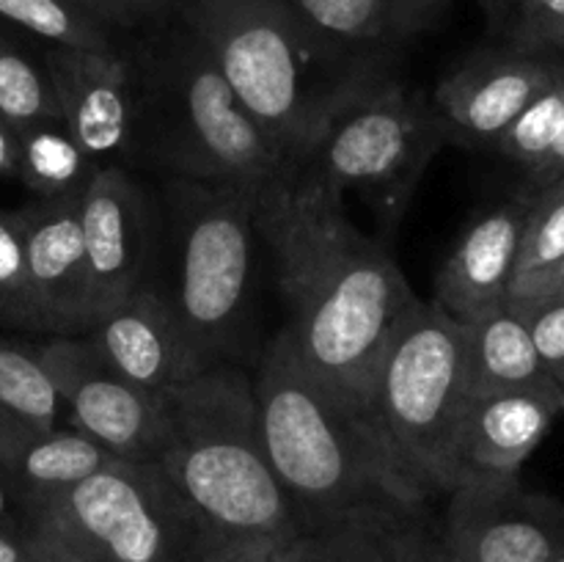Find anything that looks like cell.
I'll use <instances>...</instances> for the list:
<instances>
[{
    "instance_id": "5bb4252c",
    "label": "cell",
    "mask_w": 564,
    "mask_h": 562,
    "mask_svg": "<svg viewBox=\"0 0 564 562\" xmlns=\"http://www.w3.org/2000/svg\"><path fill=\"white\" fill-rule=\"evenodd\" d=\"M61 119L99 165L135 169V75L124 44L110 50L47 47Z\"/></svg>"
},
{
    "instance_id": "d4e9b609",
    "label": "cell",
    "mask_w": 564,
    "mask_h": 562,
    "mask_svg": "<svg viewBox=\"0 0 564 562\" xmlns=\"http://www.w3.org/2000/svg\"><path fill=\"white\" fill-rule=\"evenodd\" d=\"M0 116L14 127L61 119L58 99L44 61L31 58L3 31H0Z\"/></svg>"
},
{
    "instance_id": "603a6c76",
    "label": "cell",
    "mask_w": 564,
    "mask_h": 562,
    "mask_svg": "<svg viewBox=\"0 0 564 562\" xmlns=\"http://www.w3.org/2000/svg\"><path fill=\"white\" fill-rule=\"evenodd\" d=\"M0 408L33 430L64 424V402L36 345H20L0 336Z\"/></svg>"
},
{
    "instance_id": "7a4b0ae2",
    "label": "cell",
    "mask_w": 564,
    "mask_h": 562,
    "mask_svg": "<svg viewBox=\"0 0 564 562\" xmlns=\"http://www.w3.org/2000/svg\"><path fill=\"white\" fill-rule=\"evenodd\" d=\"M176 17L204 44L237 102L286 165L308 152L347 102L391 75L394 47H350L286 0H180Z\"/></svg>"
},
{
    "instance_id": "d590c367",
    "label": "cell",
    "mask_w": 564,
    "mask_h": 562,
    "mask_svg": "<svg viewBox=\"0 0 564 562\" xmlns=\"http://www.w3.org/2000/svg\"><path fill=\"white\" fill-rule=\"evenodd\" d=\"M562 91H564V58H562ZM562 176H564V114H562V127H560V136H556L554 149H551V154L545 158V163L529 176V182H532L534 191H540V187L551 185V182L562 180Z\"/></svg>"
},
{
    "instance_id": "9c48e42d",
    "label": "cell",
    "mask_w": 564,
    "mask_h": 562,
    "mask_svg": "<svg viewBox=\"0 0 564 562\" xmlns=\"http://www.w3.org/2000/svg\"><path fill=\"white\" fill-rule=\"evenodd\" d=\"M441 147L446 132L430 94L391 72L347 102L290 169L341 198L361 193L386 220H397Z\"/></svg>"
},
{
    "instance_id": "4316f807",
    "label": "cell",
    "mask_w": 564,
    "mask_h": 562,
    "mask_svg": "<svg viewBox=\"0 0 564 562\" xmlns=\"http://www.w3.org/2000/svg\"><path fill=\"white\" fill-rule=\"evenodd\" d=\"M286 3L336 42L350 47H391V0H286Z\"/></svg>"
},
{
    "instance_id": "60d3db41",
    "label": "cell",
    "mask_w": 564,
    "mask_h": 562,
    "mask_svg": "<svg viewBox=\"0 0 564 562\" xmlns=\"http://www.w3.org/2000/svg\"><path fill=\"white\" fill-rule=\"evenodd\" d=\"M0 527L20 532V510H17L14 499H11V490L6 488L3 477H0Z\"/></svg>"
},
{
    "instance_id": "1f68e13d",
    "label": "cell",
    "mask_w": 564,
    "mask_h": 562,
    "mask_svg": "<svg viewBox=\"0 0 564 562\" xmlns=\"http://www.w3.org/2000/svg\"><path fill=\"white\" fill-rule=\"evenodd\" d=\"M116 36H132L176 14L180 0H75Z\"/></svg>"
},
{
    "instance_id": "d6a6232c",
    "label": "cell",
    "mask_w": 564,
    "mask_h": 562,
    "mask_svg": "<svg viewBox=\"0 0 564 562\" xmlns=\"http://www.w3.org/2000/svg\"><path fill=\"white\" fill-rule=\"evenodd\" d=\"M455 0H391L389 3V44L400 50L449 11Z\"/></svg>"
},
{
    "instance_id": "484cf974",
    "label": "cell",
    "mask_w": 564,
    "mask_h": 562,
    "mask_svg": "<svg viewBox=\"0 0 564 562\" xmlns=\"http://www.w3.org/2000/svg\"><path fill=\"white\" fill-rule=\"evenodd\" d=\"M564 58V55H562ZM564 114V91H562V64L556 72L554 83L545 91H540L532 102L527 105L521 116L510 125V130L499 138L494 152L501 158L521 165L529 176L545 163V158L554 149L556 136H560Z\"/></svg>"
},
{
    "instance_id": "5b68a950",
    "label": "cell",
    "mask_w": 564,
    "mask_h": 562,
    "mask_svg": "<svg viewBox=\"0 0 564 562\" xmlns=\"http://www.w3.org/2000/svg\"><path fill=\"white\" fill-rule=\"evenodd\" d=\"M127 39L135 75V169L152 165L171 180L213 185H264L286 169L180 17Z\"/></svg>"
},
{
    "instance_id": "cb8c5ba5",
    "label": "cell",
    "mask_w": 564,
    "mask_h": 562,
    "mask_svg": "<svg viewBox=\"0 0 564 562\" xmlns=\"http://www.w3.org/2000/svg\"><path fill=\"white\" fill-rule=\"evenodd\" d=\"M0 20L33 33L50 47L110 50L121 44L75 0H0Z\"/></svg>"
},
{
    "instance_id": "ab89813d",
    "label": "cell",
    "mask_w": 564,
    "mask_h": 562,
    "mask_svg": "<svg viewBox=\"0 0 564 562\" xmlns=\"http://www.w3.org/2000/svg\"><path fill=\"white\" fill-rule=\"evenodd\" d=\"M0 562H33L25 540L14 529L0 527Z\"/></svg>"
},
{
    "instance_id": "2e32d148",
    "label": "cell",
    "mask_w": 564,
    "mask_h": 562,
    "mask_svg": "<svg viewBox=\"0 0 564 562\" xmlns=\"http://www.w3.org/2000/svg\"><path fill=\"white\" fill-rule=\"evenodd\" d=\"M83 336L121 378L152 395H163L171 386L207 369L182 334L154 275L119 306L105 312Z\"/></svg>"
},
{
    "instance_id": "7bdbcfd3",
    "label": "cell",
    "mask_w": 564,
    "mask_h": 562,
    "mask_svg": "<svg viewBox=\"0 0 564 562\" xmlns=\"http://www.w3.org/2000/svg\"><path fill=\"white\" fill-rule=\"evenodd\" d=\"M549 562H564V549L560 551V554H556V556H551V560Z\"/></svg>"
},
{
    "instance_id": "83f0119b",
    "label": "cell",
    "mask_w": 564,
    "mask_h": 562,
    "mask_svg": "<svg viewBox=\"0 0 564 562\" xmlns=\"http://www.w3.org/2000/svg\"><path fill=\"white\" fill-rule=\"evenodd\" d=\"M0 323L42 331L31 281H28L25 237L17 213L0 209Z\"/></svg>"
},
{
    "instance_id": "9a60e30c",
    "label": "cell",
    "mask_w": 564,
    "mask_h": 562,
    "mask_svg": "<svg viewBox=\"0 0 564 562\" xmlns=\"http://www.w3.org/2000/svg\"><path fill=\"white\" fill-rule=\"evenodd\" d=\"M25 237L28 281L42 331L53 336H83L91 328L88 312V262L83 240V193L36 198L17 209Z\"/></svg>"
},
{
    "instance_id": "ee69618b",
    "label": "cell",
    "mask_w": 564,
    "mask_h": 562,
    "mask_svg": "<svg viewBox=\"0 0 564 562\" xmlns=\"http://www.w3.org/2000/svg\"><path fill=\"white\" fill-rule=\"evenodd\" d=\"M560 391H562V413H564V383L560 386Z\"/></svg>"
},
{
    "instance_id": "8d00e7d4",
    "label": "cell",
    "mask_w": 564,
    "mask_h": 562,
    "mask_svg": "<svg viewBox=\"0 0 564 562\" xmlns=\"http://www.w3.org/2000/svg\"><path fill=\"white\" fill-rule=\"evenodd\" d=\"M477 3H479V9H482L490 33H496V36H505L507 28H510V22H512V14H516V9L521 0H477Z\"/></svg>"
},
{
    "instance_id": "e575fe53",
    "label": "cell",
    "mask_w": 564,
    "mask_h": 562,
    "mask_svg": "<svg viewBox=\"0 0 564 562\" xmlns=\"http://www.w3.org/2000/svg\"><path fill=\"white\" fill-rule=\"evenodd\" d=\"M538 295H564V253L549 268L532 275L516 279L507 298H538Z\"/></svg>"
},
{
    "instance_id": "ffe728a7",
    "label": "cell",
    "mask_w": 564,
    "mask_h": 562,
    "mask_svg": "<svg viewBox=\"0 0 564 562\" xmlns=\"http://www.w3.org/2000/svg\"><path fill=\"white\" fill-rule=\"evenodd\" d=\"M466 331L468 395L527 389L554 380L545 372L532 334L510 301L460 320Z\"/></svg>"
},
{
    "instance_id": "d6986e66",
    "label": "cell",
    "mask_w": 564,
    "mask_h": 562,
    "mask_svg": "<svg viewBox=\"0 0 564 562\" xmlns=\"http://www.w3.org/2000/svg\"><path fill=\"white\" fill-rule=\"evenodd\" d=\"M441 532L427 507H361L306 529L281 562H435Z\"/></svg>"
},
{
    "instance_id": "4fadbf2b",
    "label": "cell",
    "mask_w": 564,
    "mask_h": 562,
    "mask_svg": "<svg viewBox=\"0 0 564 562\" xmlns=\"http://www.w3.org/2000/svg\"><path fill=\"white\" fill-rule=\"evenodd\" d=\"M560 64L562 53H534L507 42L474 50L430 94L446 143L494 152L527 105L554 83Z\"/></svg>"
},
{
    "instance_id": "f546056e",
    "label": "cell",
    "mask_w": 564,
    "mask_h": 562,
    "mask_svg": "<svg viewBox=\"0 0 564 562\" xmlns=\"http://www.w3.org/2000/svg\"><path fill=\"white\" fill-rule=\"evenodd\" d=\"M532 334L545 372L564 383V295L507 298Z\"/></svg>"
},
{
    "instance_id": "b9f144b4",
    "label": "cell",
    "mask_w": 564,
    "mask_h": 562,
    "mask_svg": "<svg viewBox=\"0 0 564 562\" xmlns=\"http://www.w3.org/2000/svg\"><path fill=\"white\" fill-rule=\"evenodd\" d=\"M435 562H463V560H457L455 554H449V551L444 549V543H441V551H438V560Z\"/></svg>"
},
{
    "instance_id": "ba28073f",
    "label": "cell",
    "mask_w": 564,
    "mask_h": 562,
    "mask_svg": "<svg viewBox=\"0 0 564 562\" xmlns=\"http://www.w3.org/2000/svg\"><path fill=\"white\" fill-rule=\"evenodd\" d=\"M468 397L466 331L441 303L419 298L391 334L367 395L386 446L427 499L449 494Z\"/></svg>"
},
{
    "instance_id": "4dcf8cb0",
    "label": "cell",
    "mask_w": 564,
    "mask_h": 562,
    "mask_svg": "<svg viewBox=\"0 0 564 562\" xmlns=\"http://www.w3.org/2000/svg\"><path fill=\"white\" fill-rule=\"evenodd\" d=\"M501 39L512 47L564 55V0H521Z\"/></svg>"
},
{
    "instance_id": "8992f818",
    "label": "cell",
    "mask_w": 564,
    "mask_h": 562,
    "mask_svg": "<svg viewBox=\"0 0 564 562\" xmlns=\"http://www.w3.org/2000/svg\"><path fill=\"white\" fill-rule=\"evenodd\" d=\"M257 196L259 185L171 180L160 204L171 259L158 284L207 367L237 361L251 328Z\"/></svg>"
},
{
    "instance_id": "e0dca14e",
    "label": "cell",
    "mask_w": 564,
    "mask_h": 562,
    "mask_svg": "<svg viewBox=\"0 0 564 562\" xmlns=\"http://www.w3.org/2000/svg\"><path fill=\"white\" fill-rule=\"evenodd\" d=\"M562 413L556 380L527 389L477 391L466 397L457 430V472L516 477L534 450L543 444ZM457 479V483H460Z\"/></svg>"
},
{
    "instance_id": "ac0fdd59",
    "label": "cell",
    "mask_w": 564,
    "mask_h": 562,
    "mask_svg": "<svg viewBox=\"0 0 564 562\" xmlns=\"http://www.w3.org/2000/svg\"><path fill=\"white\" fill-rule=\"evenodd\" d=\"M529 193L488 209L468 224L435 275V303L466 320L510 295L527 226Z\"/></svg>"
},
{
    "instance_id": "44dd1931",
    "label": "cell",
    "mask_w": 564,
    "mask_h": 562,
    "mask_svg": "<svg viewBox=\"0 0 564 562\" xmlns=\"http://www.w3.org/2000/svg\"><path fill=\"white\" fill-rule=\"evenodd\" d=\"M113 461L116 457L86 433L58 424L53 430H31L6 457L0 477L20 510L25 501L69 488Z\"/></svg>"
},
{
    "instance_id": "7c38bea8",
    "label": "cell",
    "mask_w": 564,
    "mask_h": 562,
    "mask_svg": "<svg viewBox=\"0 0 564 562\" xmlns=\"http://www.w3.org/2000/svg\"><path fill=\"white\" fill-rule=\"evenodd\" d=\"M91 325L152 275L160 242V207L130 169L108 165L83 193ZM91 331V328H88Z\"/></svg>"
},
{
    "instance_id": "74e56055",
    "label": "cell",
    "mask_w": 564,
    "mask_h": 562,
    "mask_svg": "<svg viewBox=\"0 0 564 562\" xmlns=\"http://www.w3.org/2000/svg\"><path fill=\"white\" fill-rule=\"evenodd\" d=\"M17 160H20V136L17 127L0 116V176H17Z\"/></svg>"
},
{
    "instance_id": "7402d4cb",
    "label": "cell",
    "mask_w": 564,
    "mask_h": 562,
    "mask_svg": "<svg viewBox=\"0 0 564 562\" xmlns=\"http://www.w3.org/2000/svg\"><path fill=\"white\" fill-rule=\"evenodd\" d=\"M17 136H20L17 180L31 187L36 198L86 193L99 165L88 158V152L66 130L64 121H33V125L17 127Z\"/></svg>"
},
{
    "instance_id": "f6af8a7d",
    "label": "cell",
    "mask_w": 564,
    "mask_h": 562,
    "mask_svg": "<svg viewBox=\"0 0 564 562\" xmlns=\"http://www.w3.org/2000/svg\"><path fill=\"white\" fill-rule=\"evenodd\" d=\"M560 386H562V383H560Z\"/></svg>"
},
{
    "instance_id": "30bf717a",
    "label": "cell",
    "mask_w": 564,
    "mask_h": 562,
    "mask_svg": "<svg viewBox=\"0 0 564 562\" xmlns=\"http://www.w3.org/2000/svg\"><path fill=\"white\" fill-rule=\"evenodd\" d=\"M441 543L463 562H549L564 549V505L521 474H471L449 490Z\"/></svg>"
},
{
    "instance_id": "277c9868",
    "label": "cell",
    "mask_w": 564,
    "mask_h": 562,
    "mask_svg": "<svg viewBox=\"0 0 564 562\" xmlns=\"http://www.w3.org/2000/svg\"><path fill=\"white\" fill-rule=\"evenodd\" d=\"M163 400L158 463L209 540L301 534L259 433L253 383L237 361L209 364Z\"/></svg>"
},
{
    "instance_id": "836d02e7",
    "label": "cell",
    "mask_w": 564,
    "mask_h": 562,
    "mask_svg": "<svg viewBox=\"0 0 564 562\" xmlns=\"http://www.w3.org/2000/svg\"><path fill=\"white\" fill-rule=\"evenodd\" d=\"M279 540H207L191 562H281Z\"/></svg>"
},
{
    "instance_id": "52a82bcc",
    "label": "cell",
    "mask_w": 564,
    "mask_h": 562,
    "mask_svg": "<svg viewBox=\"0 0 564 562\" xmlns=\"http://www.w3.org/2000/svg\"><path fill=\"white\" fill-rule=\"evenodd\" d=\"M20 534L33 562H191L209 540L158 463L121 457L25 501Z\"/></svg>"
},
{
    "instance_id": "6da1fadb",
    "label": "cell",
    "mask_w": 564,
    "mask_h": 562,
    "mask_svg": "<svg viewBox=\"0 0 564 562\" xmlns=\"http://www.w3.org/2000/svg\"><path fill=\"white\" fill-rule=\"evenodd\" d=\"M257 231L290 312L279 334L308 372L367 408L380 356L419 301L397 259L347 218L345 198L290 165L259 185Z\"/></svg>"
},
{
    "instance_id": "f1b7e54d",
    "label": "cell",
    "mask_w": 564,
    "mask_h": 562,
    "mask_svg": "<svg viewBox=\"0 0 564 562\" xmlns=\"http://www.w3.org/2000/svg\"><path fill=\"white\" fill-rule=\"evenodd\" d=\"M564 253V176L529 193L527 226H523L521 253L516 279L532 275L554 264ZM512 279V281H516Z\"/></svg>"
},
{
    "instance_id": "f35d334b",
    "label": "cell",
    "mask_w": 564,
    "mask_h": 562,
    "mask_svg": "<svg viewBox=\"0 0 564 562\" xmlns=\"http://www.w3.org/2000/svg\"><path fill=\"white\" fill-rule=\"evenodd\" d=\"M33 428H28L25 422H20L17 417H11L6 408H0V466L6 463V457L14 452V446L20 444L22 439H25L28 433H31Z\"/></svg>"
},
{
    "instance_id": "8fae6325",
    "label": "cell",
    "mask_w": 564,
    "mask_h": 562,
    "mask_svg": "<svg viewBox=\"0 0 564 562\" xmlns=\"http://www.w3.org/2000/svg\"><path fill=\"white\" fill-rule=\"evenodd\" d=\"M36 353L64 402V424L121 461H154L163 433L160 395L121 378L86 336H53Z\"/></svg>"
},
{
    "instance_id": "3957f363",
    "label": "cell",
    "mask_w": 564,
    "mask_h": 562,
    "mask_svg": "<svg viewBox=\"0 0 564 562\" xmlns=\"http://www.w3.org/2000/svg\"><path fill=\"white\" fill-rule=\"evenodd\" d=\"M251 383L264 455L301 532L361 507H427L367 408L308 372L281 334Z\"/></svg>"
}]
</instances>
